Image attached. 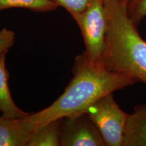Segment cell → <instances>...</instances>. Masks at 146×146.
<instances>
[{
  "label": "cell",
  "mask_w": 146,
  "mask_h": 146,
  "mask_svg": "<svg viewBox=\"0 0 146 146\" xmlns=\"http://www.w3.org/2000/svg\"><path fill=\"white\" fill-rule=\"evenodd\" d=\"M73 18L83 35L85 45L84 54L91 61L103 62L108 27L104 0H93L86 10Z\"/></svg>",
  "instance_id": "obj_3"
},
{
  "label": "cell",
  "mask_w": 146,
  "mask_h": 146,
  "mask_svg": "<svg viewBox=\"0 0 146 146\" xmlns=\"http://www.w3.org/2000/svg\"><path fill=\"white\" fill-rule=\"evenodd\" d=\"M62 127V118L43 125L36 129L27 146L61 145Z\"/></svg>",
  "instance_id": "obj_9"
},
{
  "label": "cell",
  "mask_w": 146,
  "mask_h": 146,
  "mask_svg": "<svg viewBox=\"0 0 146 146\" xmlns=\"http://www.w3.org/2000/svg\"><path fill=\"white\" fill-rule=\"evenodd\" d=\"M58 7L52 0H0V11L10 8H25L36 12H50Z\"/></svg>",
  "instance_id": "obj_10"
},
{
  "label": "cell",
  "mask_w": 146,
  "mask_h": 146,
  "mask_svg": "<svg viewBox=\"0 0 146 146\" xmlns=\"http://www.w3.org/2000/svg\"><path fill=\"white\" fill-rule=\"evenodd\" d=\"M123 146H146V104L137 106L128 116Z\"/></svg>",
  "instance_id": "obj_7"
},
{
  "label": "cell",
  "mask_w": 146,
  "mask_h": 146,
  "mask_svg": "<svg viewBox=\"0 0 146 146\" xmlns=\"http://www.w3.org/2000/svg\"><path fill=\"white\" fill-rule=\"evenodd\" d=\"M127 14L136 27L146 16V0H129Z\"/></svg>",
  "instance_id": "obj_11"
},
{
  "label": "cell",
  "mask_w": 146,
  "mask_h": 146,
  "mask_svg": "<svg viewBox=\"0 0 146 146\" xmlns=\"http://www.w3.org/2000/svg\"><path fill=\"white\" fill-rule=\"evenodd\" d=\"M104 1L108 23L104 64L146 85V41L128 16L129 0Z\"/></svg>",
  "instance_id": "obj_2"
},
{
  "label": "cell",
  "mask_w": 146,
  "mask_h": 146,
  "mask_svg": "<svg viewBox=\"0 0 146 146\" xmlns=\"http://www.w3.org/2000/svg\"><path fill=\"white\" fill-rule=\"evenodd\" d=\"M61 145L105 146L98 128L86 114L62 118Z\"/></svg>",
  "instance_id": "obj_5"
},
{
  "label": "cell",
  "mask_w": 146,
  "mask_h": 146,
  "mask_svg": "<svg viewBox=\"0 0 146 146\" xmlns=\"http://www.w3.org/2000/svg\"><path fill=\"white\" fill-rule=\"evenodd\" d=\"M15 33L6 28L0 30V55L8 52L15 42Z\"/></svg>",
  "instance_id": "obj_13"
},
{
  "label": "cell",
  "mask_w": 146,
  "mask_h": 146,
  "mask_svg": "<svg viewBox=\"0 0 146 146\" xmlns=\"http://www.w3.org/2000/svg\"><path fill=\"white\" fill-rule=\"evenodd\" d=\"M7 53L0 55V114L6 118L26 117L30 114L20 109L11 96L8 85L9 74L5 63Z\"/></svg>",
  "instance_id": "obj_8"
},
{
  "label": "cell",
  "mask_w": 146,
  "mask_h": 146,
  "mask_svg": "<svg viewBox=\"0 0 146 146\" xmlns=\"http://www.w3.org/2000/svg\"><path fill=\"white\" fill-rule=\"evenodd\" d=\"M58 6L64 8L73 18L83 12L93 0H52Z\"/></svg>",
  "instance_id": "obj_12"
},
{
  "label": "cell",
  "mask_w": 146,
  "mask_h": 146,
  "mask_svg": "<svg viewBox=\"0 0 146 146\" xmlns=\"http://www.w3.org/2000/svg\"><path fill=\"white\" fill-rule=\"evenodd\" d=\"M37 127L24 118L0 116V146H27Z\"/></svg>",
  "instance_id": "obj_6"
},
{
  "label": "cell",
  "mask_w": 146,
  "mask_h": 146,
  "mask_svg": "<svg viewBox=\"0 0 146 146\" xmlns=\"http://www.w3.org/2000/svg\"><path fill=\"white\" fill-rule=\"evenodd\" d=\"M72 79L62 94L50 106L30 114L37 129L62 118L84 114L100 98L136 83L125 74L109 70L103 62L91 61L83 54L75 58Z\"/></svg>",
  "instance_id": "obj_1"
},
{
  "label": "cell",
  "mask_w": 146,
  "mask_h": 146,
  "mask_svg": "<svg viewBox=\"0 0 146 146\" xmlns=\"http://www.w3.org/2000/svg\"><path fill=\"white\" fill-rule=\"evenodd\" d=\"M86 114L98 128L108 146L123 145L124 132L129 114L121 110L112 94L104 96L91 105Z\"/></svg>",
  "instance_id": "obj_4"
}]
</instances>
